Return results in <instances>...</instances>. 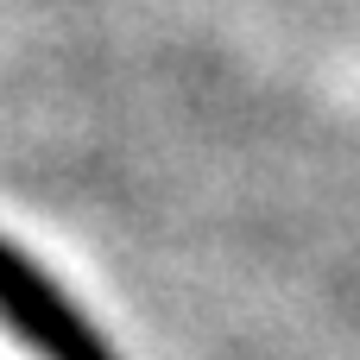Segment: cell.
<instances>
[{
	"label": "cell",
	"mask_w": 360,
	"mask_h": 360,
	"mask_svg": "<svg viewBox=\"0 0 360 360\" xmlns=\"http://www.w3.org/2000/svg\"><path fill=\"white\" fill-rule=\"evenodd\" d=\"M0 316L19 342H32L44 360H114L95 323L32 266L0 240Z\"/></svg>",
	"instance_id": "obj_1"
}]
</instances>
